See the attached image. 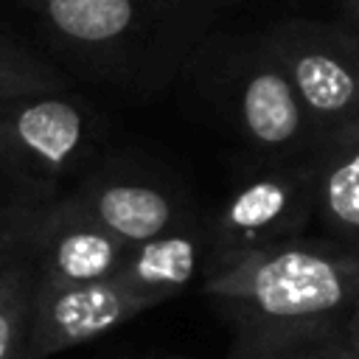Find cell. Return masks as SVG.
<instances>
[{"label":"cell","mask_w":359,"mask_h":359,"mask_svg":"<svg viewBox=\"0 0 359 359\" xmlns=\"http://www.w3.org/2000/svg\"><path fill=\"white\" fill-rule=\"evenodd\" d=\"M205 244L208 233L182 222L168 233L132 247L115 278L149 306H157L191 286L202 269V252L208 250Z\"/></svg>","instance_id":"30bf717a"},{"label":"cell","mask_w":359,"mask_h":359,"mask_svg":"<svg viewBox=\"0 0 359 359\" xmlns=\"http://www.w3.org/2000/svg\"><path fill=\"white\" fill-rule=\"evenodd\" d=\"M236 359H356V353H353V348L348 345L345 337H320V339L294 342V345H286V348L250 353V356H236Z\"/></svg>","instance_id":"5bb4252c"},{"label":"cell","mask_w":359,"mask_h":359,"mask_svg":"<svg viewBox=\"0 0 359 359\" xmlns=\"http://www.w3.org/2000/svg\"><path fill=\"white\" fill-rule=\"evenodd\" d=\"M219 90L236 129L264 163H300L314 157L320 140L286 70L261 34L224 56Z\"/></svg>","instance_id":"8992f818"},{"label":"cell","mask_w":359,"mask_h":359,"mask_svg":"<svg viewBox=\"0 0 359 359\" xmlns=\"http://www.w3.org/2000/svg\"><path fill=\"white\" fill-rule=\"evenodd\" d=\"M6 250L22 255L39 280L95 283L118 275L132 247L104 230L70 194L0 208Z\"/></svg>","instance_id":"277c9868"},{"label":"cell","mask_w":359,"mask_h":359,"mask_svg":"<svg viewBox=\"0 0 359 359\" xmlns=\"http://www.w3.org/2000/svg\"><path fill=\"white\" fill-rule=\"evenodd\" d=\"M345 339L353 348V353L359 356V303H356V309H353V314H351V320L345 325Z\"/></svg>","instance_id":"2e32d148"},{"label":"cell","mask_w":359,"mask_h":359,"mask_svg":"<svg viewBox=\"0 0 359 359\" xmlns=\"http://www.w3.org/2000/svg\"><path fill=\"white\" fill-rule=\"evenodd\" d=\"M70 196L126 247L146 244L182 224L180 202L157 182L129 174H95Z\"/></svg>","instance_id":"9c48e42d"},{"label":"cell","mask_w":359,"mask_h":359,"mask_svg":"<svg viewBox=\"0 0 359 359\" xmlns=\"http://www.w3.org/2000/svg\"><path fill=\"white\" fill-rule=\"evenodd\" d=\"M36 272L17 252H0V359H25Z\"/></svg>","instance_id":"7c38bea8"},{"label":"cell","mask_w":359,"mask_h":359,"mask_svg":"<svg viewBox=\"0 0 359 359\" xmlns=\"http://www.w3.org/2000/svg\"><path fill=\"white\" fill-rule=\"evenodd\" d=\"M17 3H22V6H28V8H36V6H39V0H17Z\"/></svg>","instance_id":"e0dca14e"},{"label":"cell","mask_w":359,"mask_h":359,"mask_svg":"<svg viewBox=\"0 0 359 359\" xmlns=\"http://www.w3.org/2000/svg\"><path fill=\"white\" fill-rule=\"evenodd\" d=\"M34 11L76 62L123 73L191 48L213 20L216 0H39Z\"/></svg>","instance_id":"7a4b0ae2"},{"label":"cell","mask_w":359,"mask_h":359,"mask_svg":"<svg viewBox=\"0 0 359 359\" xmlns=\"http://www.w3.org/2000/svg\"><path fill=\"white\" fill-rule=\"evenodd\" d=\"M356 359H359V356H356Z\"/></svg>","instance_id":"d6986e66"},{"label":"cell","mask_w":359,"mask_h":359,"mask_svg":"<svg viewBox=\"0 0 359 359\" xmlns=\"http://www.w3.org/2000/svg\"><path fill=\"white\" fill-rule=\"evenodd\" d=\"M202 292L236 334V356L345 337L359 303V247L283 241L205 269Z\"/></svg>","instance_id":"6da1fadb"},{"label":"cell","mask_w":359,"mask_h":359,"mask_svg":"<svg viewBox=\"0 0 359 359\" xmlns=\"http://www.w3.org/2000/svg\"><path fill=\"white\" fill-rule=\"evenodd\" d=\"M261 36L286 70L320 143L359 121V31L294 17Z\"/></svg>","instance_id":"5b68a950"},{"label":"cell","mask_w":359,"mask_h":359,"mask_svg":"<svg viewBox=\"0 0 359 359\" xmlns=\"http://www.w3.org/2000/svg\"><path fill=\"white\" fill-rule=\"evenodd\" d=\"M0 252H6V238L0 236Z\"/></svg>","instance_id":"ac0fdd59"},{"label":"cell","mask_w":359,"mask_h":359,"mask_svg":"<svg viewBox=\"0 0 359 359\" xmlns=\"http://www.w3.org/2000/svg\"><path fill=\"white\" fill-rule=\"evenodd\" d=\"M337 8H339V22L359 31V0H337Z\"/></svg>","instance_id":"9a60e30c"},{"label":"cell","mask_w":359,"mask_h":359,"mask_svg":"<svg viewBox=\"0 0 359 359\" xmlns=\"http://www.w3.org/2000/svg\"><path fill=\"white\" fill-rule=\"evenodd\" d=\"M65 87L67 84L53 65L0 34V101Z\"/></svg>","instance_id":"4fadbf2b"},{"label":"cell","mask_w":359,"mask_h":359,"mask_svg":"<svg viewBox=\"0 0 359 359\" xmlns=\"http://www.w3.org/2000/svg\"><path fill=\"white\" fill-rule=\"evenodd\" d=\"M93 109L67 90L0 101V174L20 202H48L90 157Z\"/></svg>","instance_id":"3957f363"},{"label":"cell","mask_w":359,"mask_h":359,"mask_svg":"<svg viewBox=\"0 0 359 359\" xmlns=\"http://www.w3.org/2000/svg\"><path fill=\"white\" fill-rule=\"evenodd\" d=\"M311 219H317L311 157L300 163H264L219 205L208 227V266L241 252L294 241Z\"/></svg>","instance_id":"52a82bcc"},{"label":"cell","mask_w":359,"mask_h":359,"mask_svg":"<svg viewBox=\"0 0 359 359\" xmlns=\"http://www.w3.org/2000/svg\"><path fill=\"white\" fill-rule=\"evenodd\" d=\"M311 163L320 224L331 236L359 244V121L323 140Z\"/></svg>","instance_id":"8fae6325"},{"label":"cell","mask_w":359,"mask_h":359,"mask_svg":"<svg viewBox=\"0 0 359 359\" xmlns=\"http://www.w3.org/2000/svg\"><path fill=\"white\" fill-rule=\"evenodd\" d=\"M151 309L115 275L95 283H50L36 278L25 359H48L59 351L109 334Z\"/></svg>","instance_id":"ba28073f"}]
</instances>
